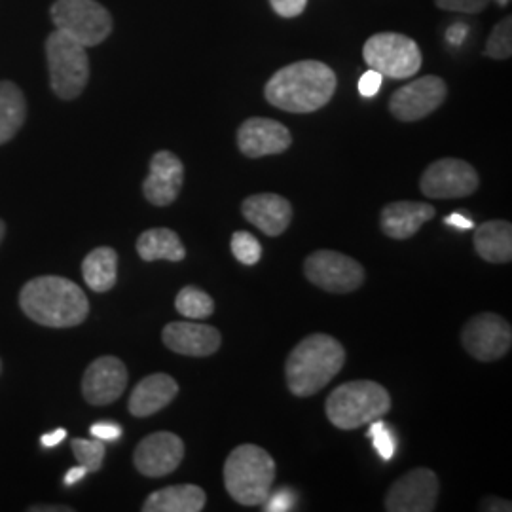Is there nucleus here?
I'll return each mask as SVG.
<instances>
[{
    "mask_svg": "<svg viewBox=\"0 0 512 512\" xmlns=\"http://www.w3.org/2000/svg\"><path fill=\"white\" fill-rule=\"evenodd\" d=\"M336 74L323 61L306 59L279 69L268 80L264 97L275 109L308 114L323 109L334 97Z\"/></svg>",
    "mask_w": 512,
    "mask_h": 512,
    "instance_id": "obj_1",
    "label": "nucleus"
},
{
    "mask_svg": "<svg viewBox=\"0 0 512 512\" xmlns=\"http://www.w3.org/2000/svg\"><path fill=\"white\" fill-rule=\"evenodd\" d=\"M23 313L42 327L69 329L86 321L90 302L86 293L67 277L42 275L19 293Z\"/></svg>",
    "mask_w": 512,
    "mask_h": 512,
    "instance_id": "obj_2",
    "label": "nucleus"
},
{
    "mask_svg": "<svg viewBox=\"0 0 512 512\" xmlns=\"http://www.w3.org/2000/svg\"><path fill=\"white\" fill-rule=\"evenodd\" d=\"M346 363V349L329 334H310L291 351L285 376L296 397H311L338 376Z\"/></svg>",
    "mask_w": 512,
    "mask_h": 512,
    "instance_id": "obj_3",
    "label": "nucleus"
},
{
    "mask_svg": "<svg viewBox=\"0 0 512 512\" xmlns=\"http://www.w3.org/2000/svg\"><path fill=\"white\" fill-rule=\"evenodd\" d=\"M275 461L256 444H241L224 463L226 492L239 505H262L275 482Z\"/></svg>",
    "mask_w": 512,
    "mask_h": 512,
    "instance_id": "obj_4",
    "label": "nucleus"
},
{
    "mask_svg": "<svg viewBox=\"0 0 512 512\" xmlns=\"http://www.w3.org/2000/svg\"><path fill=\"white\" fill-rule=\"evenodd\" d=\"M389 408L391 397L387 389L370 380H357L336 387L325 404L330 423L342 431H353L370 421L384 418Z\"/></svg>",
    "mask_w": 512,
    "mask_h": 512,
    "instance_id": "obj_5",
    "label": "nucleus"
},
{
    "mask_svg": "<svg viewBox=\"0 0 512 512\" xmlns=\"http://www.w3.org/2000/svg\"><path fill=\"white\" fill-rule=\"evenodd\" d=\"M46 59L55 95L65 101L82 95L90 82V57L86 48L61 31H54L46 40Z\"/></svg>",
    "mask_w": 512,
    "mask_h": 512,
    "instance_id": "obj_6",
    "label": "nucleus"
},
{
    "mask_svg": "<svg viewBox=\"0 0 512 512\" xmlns=\"http://www.w3.org/2000/svg\"><path fill=\"white\" fill-rule=\"evenodd\" d=\"M50 16L57 31L84 48L99 46L112 33V16L97 0H55Z\"/></svg>",
    "mask_w": 512,
    "mask_h": 512,
    "instance_id": "obj_7",
    "label": "nucleus"
},
{
    "mask_svg": "<svg viewBox=\"0 0 512 512\" xmlns=\"http://www.w3.org/2000/svg\"><path fill=\"white\" fill-rule=\"evenodd\" d=\"M368 69L393 80H404L418 73L423 63L420 46L401 33L372 35L363 46Z\"/></svg>",
    "mask_w": 512,
    "mask_h": 512,
    "instance_id": "obj_8",
    "label": "nucleus"
},
{
    "mask_svg": "<svg viewBox=\"0 0 512 512\" xmlns=\"http://www.w3.org/2000/svg\"><path fill=\"white\" fill-rule=\"evenodd\" d=\"M304 274L327 293H353L365 283V268L355 258L329 249L311 253L304 262Z\"/></svg>",
    "mask_w": 512,
    "mask_h": 512,
    "instance_id": "obj_9",
    "label": "nucleus"
},
{
    "mask_svg": "<svg viewBox=\"0 0 512 512\" xmlns=\"http://www.w3.org/2000/svg\"><path fill=\"white\" fill-rule=\"evenodd\" d=\"M421 194L429 200L467 198L478 190L475 167L458 158H444L429 165L420 181Z\"/></svg>",
    "mask_w": 512,
    "mask_h": 512,
    "instance_id": "obj_10",
    "label": "nucleus"
},
{
    "mask_svg": "<svg viewBox=\"0 0 512 512\" xmlns=\"http://www.w3.org/2000/svg\"><path fill=\"white\" fill-rule=\"evenodd\" d=\"M461 344L476 361L492 363L509 353L511 325L495 313H478L461 330Z\"/></svg>",
    "mask_w": 512,
    "mask_h": 512,
    "instance_id": "obj_11",
    "label": "nucleus"
},
{
    "mask_svg": "<svg viewBox=\"0 0 512 512\" xmlns=\"http://www.w3.org/2000/svg\"><path fill=\"white\" fill-rule=\"evenodd\" d=\"M446 95V82L440 76L427 74L393 93L389 110L399 122H418L439 109Z\"/></svg>",
    "mask_w": 512,
    "mask_h": 512,
    "instance_id": "obj_12",
    "label": "nucleus"
},
{
    "mask_svg": "<svg viewBox=\"0 0 512 512\" xmlns=\"http://www.w3.org/2000/svg\"><path fill=\"white\" fill-rule=\"evenodd\" d=\"M440 484L431 469H414L401 476L385 495V511L431 512L439 499Z\"/></svg>",
    "mask_w": 512,
    "mask_h": 512,
    "instance_id": "obj_13",
    "label": "nucleus"
},
{
    "mask_svg": "<svg viewBox=\"0 0 512 512\" xmlns=\"http://www.w3.org/2000/svg\"><path fill=\"white\" fill-rule=\"evenodd\" d=\"M184 458V442L175 433H152L135 448L133 463L141 475L158 478L171 475Z\"/></svg>",
    "mask_w": 512,
    "mask_h": 512,
    "instance_id": "obj_14",
    "label": "nucleus"
},
{
    "mask_svg": "<svg viewBox=\"0 0 512 512\" xmlns=\"http://www.w3.org/2000/svg\"><path fill=\"white\" fill-rule=\"evenodd\" d=\"M128 387V368L112 355H105L95 359L88 366L84 380H82V393L84 399L93 406H107L118 401Z\"/></svg>",
    "mask_w": 512,
    "mask_h": 512,
    "instance_id": "obj_15",
    "label": "nucleus"
},
{
    "mask_svg": "<svg viewBox=\"0 0 512 512\" xmlns=\"http://www.w3.org/2000/svg\"><path fill=\"white\" fill-rule=\"evenodd\" d=\"M293 145V135L270 118H249L238 129V147L247 158L281 154Z\"/></svg>",
    "mask_w": 512,
    "mask_h": 512,
    "instance_id": "obj_16",
    "label": "nucleus"
},
{
    "mask_svg": "<svg viewBox=\"0 0 512 512\" xmlns=\"http://www.w3.org/2000/svg\"><path fill=\"white\" fill-rule=\"evenodd\" d=\"M184 183V165L173 152L160 150L150 160V171L143 183L145 198L152 205L165 207L179 198Z\"/></svg>",
    "mask_w": 512,
    "mask_h": 512,
    "instance_id": "obj_17",
    "label": "nucleus"
},
{
    "mask_svg": "<svg viewBox=\"0 0 512 512\" xmlns=\"http://www.w3.org/2000/svg\"><path fill=\"white\" fill-rule=\"evenodd\" d=\"M165 348L186 357H209L222 342L219 330L203 323L173 321L162 332Z\"/></svg>",
    "mask_w": 512,
    "mask_h": 512,
    "instance_id": "obj_18",
    "label": "nucleus"
},
{
    "mask_svg": "<svg viewBox=\"0 0 512 512\" xmlns=\"http://www.w3.org/2000/svg\"><path fill=\"white\" fill-rule=\"evenodd\" d=\"M241 213L260 232L275 238L289 228L293 220V205L277 194H255L243 200Z\"/></svg>",
    "mask_w": 512,
    "mask_h": 512,
    "instance_id": "obj_19",
    "label": "nucleus"
},
{
    "mask_svg": "<svg viewBox=\"0 0 512 512\" xmlns=\"http://www.w3.org/2000/svg\"><path fill=\"white\" fill-rule=\"evenodd\" d=\"M179 384L169 374H150L145 380L135 385L129 397V412L135 418H148L160 410H164L167 404L177 397Z\"/></svg>",
    "mask_w": 512,
    "mask_h": 512,
    "instance_id": "obj_20",
    "label": "nucleus"
},
{
    "mask_svg": "<svg viewBox=\"0 0 512 512\" xmlns=\"http://www.w3.org/2000/svg\"><path fill=\"white\" fill-rule=\"evenodd\" d=\"M435 217V207L423 202H393L385 205L380 226L385 236L408 239L418 234L425 222Z\"/></svg>",
    "mask_w": 512,
    "mask_h": 512,
    "instance_id": "obj_21",
    "label": "nucleus"
},
{
    "mask_svg": "<svg viewBox=\"0 0 512 512\" xmlns=\"http://www.w3.org/2000/svg\"><path fill=\"white\" fill-rule=\"evenodd\" d=\"M476 253L492 264H507L512 260V226L507 220H488L476 226Z\"/></svg>",
    "mask_w": 512,
    "mask_h": 512,
    "instance_id": "obj_22",
    "label": "nucleus"
},
{
    "mask_svg": "<svg viewBox=\"0 0 512 512\" xmlns=\"http://www.w3.org/2000/svg\"><path fill=\"white\" fill-rule=\"evenodd\" d=\"M205 503L207 497L200 486L179 484L148 495L143 512H200Z\"/></svg>",
    "mask_w": 512,
    "mask_h": 512,
    "instance_id": "obj_23",
    "label": "nucleus"
},
{
    "mask_svg": "<svg viewBox=\"0 0 512 512\" xmlns=\"http://www.w3.org/2000/svg\"><path fill=\"white\" fill-rule=\"evenodd\" d=\"M137 253L145 262H181L186 256L183 241L169 228H150L137 239Z\"/></svg>",
    "mask_w": 512,
    "mask_h": 512,
    "instance_id": "obj_24",
    "label": "nucleus"
},
{
    "mask_svg": "<svg viewBox=\"0 0 512 512\" xmlns=\"http://www.w3.org/2000/svg\"><path fill=\"white\" fill-rule=\"evenodd\" d=\"M82 275L93 293H107L118 279V255L110 247H97L82 262Z\"/></svg>",
    "mask_w": 512,
    "mask_h": 512,
    "instance_id": "obj_25",
    "label": "nucleus"
},
{
    "mask_svg": "<svg viewBox=\"0 0 512 512\" xmlns=\"http://www.w3.org/2000/svg\"><path fill=\"white\" fill-rule=\"evenodd\" d=\"M27 118L25 95L14 82H0V145L16 137Z\"/></svg>",
    "mask_w": 512,
    "mask_h": 512,
    "instance_id": "obj_26",
    "label": "nucleus"
},
{
    "mask_svg": "<svg viewBox=\"0 0 512 512\" xmlns=\"http://www.w3.org/2000/svg\"><path fill=\"white\" fill-rule=\"evenodd\" d=\"M175 308L177 311L192 321H200V319H207L213 315L215 311V302L209 294L198 289V287H184L181 293L177 294L175 298Z\"/></svg>",
    "mask_w": 512,
    "mask_h": 512,
    "instance_id": "obj_27",
    "label": "nucleus"
},
{
    "mask_svg": "<svg viewBox=\"0 0 512 512\" xmlns=\"http://www.w3.org/2000/svg\"><path fill=\"white\" fill-rule=\"evenodd\" d=\"M71 448L78 465L86 467L88 473H95L103 467V459L107 454V446L103 440L74 439Z\"/></svg>",
    "mask_w": 512,
    "mask_h": 512,
    "instance_id": "obj_28",
    "label": "nucleus"
},
{
    "mask_svg": "<svg viewBox=\"0 0 512 512\" xmlns=\"http://www.w3.org/2000/svg\"><path fill=\"white\" fill-rule=\"evenodd\" d=\"M368 425H370V429L366 431V439L372 440V446L378 452V456L384 461L393 459L397 452V437H395L393 429L382 418L370 421Z\"/></svg>",
    "mask_w": 512,
    "mask_h": 512,
    "instance_id": "obj_29",
    "label": "nucleus"
},
{
    "mask_svg": "<svg viewBox=\"0 0 512 512\" xmlns=\"http://www.w3.org/2000/svg\"><path fill=\"white\" fill-rule=\"evenodd\" d=\"M484 54L492 59H509L512 55V18L499 21L490 33Z\"/></svg>",
    "mask_w": 512,
    "mask_h": 512,
    "instance_id": "obj_30",
    "label": "nucleus"
},
{
    "mask_svg": "<svg viewBox=\"0 0 512 512\" xmlns=\"http://www.w3.org/2000/svg\"><path fill=\"white\" fill-rule=\"evenodd\" d=\"M232 253L238 258L241 264L245 266H255L256 262L262 258V247L258 239L249 234V232H236L230 241Z\"/></svg>",
    "mask_w": 512,
    "mask_h": 512,
    "instance_id": "obj_31",
    "label": "nucleus"
},
{
    "mask_svg": "<svg viewBox=\"0 0 512 512\" xmlns=\"http://www.w3.org/2000/svg\"><path fill=\"white\" fill-rule=\"evenodd\" d=\"M294 503H296V495L289 488H281L274 494L270 492L262 505H264V511L266 512H287L293 511Z\"/></svg>",
    "mask_w": 512,
    "mask_h": 512,
    "instance_id": "obj_32",
    "label": "nucleus"
},
{
    "mask_svg": "<svg viewBox=\"0 0 512 512\" xmlns=\"http://www.w3.org/2000/svg\"><path fill=\"white\" fill-rule=\"evenodd\" d=\"M490 0H435L440 10L459 14H478L488 6Z\"/></svg>",
    "mask_w": 512,
    "mask_h": 512,
    "instance_id": "obj_33",
    "label": "nucleus"
},
{
    "mask_svg": "<svg viewBox=\"0 0 512 512\" xmlns=\"http://www.w3.org/2000/svg\"><path fill=\"white\" fill-rule=\"evenodd\" d=\"M272 8H274L275 14L281 16V18H298L306 6H308V0H270Z\"/></svg>",
    "mask_w": 512,
    "mask_h": 512,
    "instance_id": "obj_34",
    "label": "nucleus"
},
{
    "mask_svg": "<svg viewBox=\"0 0 512 512\" xmlns=\"http://www.w3.org/2000/svg\"><path fill=\"white\" fill-rule=\"evenodd\" d=\"M93 439L103 440V442H114L122 437V427L114 421H97L90 427Z\"/></svg>",
    "mask_w": 512,
    "mask_h": 512,
    "instance_id": "obj_35",
    "label": "nucleus"
},
{
    "mask_svg": "<svg viewBox=\"0 0 512 512\" xmlns=\"http://www.w3.org/2000/svg\"><path fill=\"white\" fill-rule=\"evenodd\" d=\"M382 82H384V76H382V74L378 73V71H374V69H368V71L361 76V80H359V93H361L363 97H374L376 93L380 92Z\"/></svg>",
    "mask_w": 512,
    "mask_h": 512,
    "instance_id": "obj_36",
    "label": "nucleus"
},
{
    "mask_svg": "<svg viewBox=\"0 0 512 512\" xmlns=\"http://www.w3.org/2000/svg\"><path fill=\"white\" fill-rule=\"evenodd\" d=\"M444 224L450 226V228H456L459 232H465V230H475V222L465 217L463 213H452L444 219Z\"/></svg>",
    "mask_w": 512,
    "mask_h": 512,
    "instance_id": "obj_37",
    "label": "nucleus"
},
{
    "mask_svg": "<svg viewBox=\"0 0 512 512\" xmlns=\"http://www.w3.org/2000/svg\"><path fill=\"white\" fill-rule=\"evenodd\" d=\"M67 439V429H55L54 433H48V435H42L40 442L44 448H55L57 444H61L63 440Z\"/></svg>",
    "mask_w": 512,
    "mask_h": 512,
    "instance_id": "obj_38",
    "label": "nucleus"
},
{
    "mask_svg": "<svg viewBox=\"0 0 512 512\" xmlns=\"http://www.w3.org/2000/svg\"><path fill=\"white\" fill-rule=\"evenodd\" d=\"M482 511H511V503L509 501H503V499H497V497H490L484 501V505L480 507Z\"/></svg>",
    "mask_w": 512,
    "mask_h": 512,
    "instance_id": "obj_39",
    "label": "nucleus"
},
{
    "mask_svg": "<svg viewBox=\"0 0 512 512\" xmlns=\"http://www.w3.org/2000/svg\"><path fill=\"white\" fill-rule=\"evenodd\" d=\"M86 475H88V469L82 467V465H78V467H73V469L67 471V475L63 478V484H65V486H74V484H78Z\"/></svg>",
    "mask_w": 512,
    "mask_h": 512,
    "instance_id": "obj_40",
    "label": "nucleus"
},
{
    "mask_svg": "<svg viewBox=\"0 0 512 512\" xmlns=\"http://www.w3.org/2000/svg\"><path fill=\"white\" fill-rule=\"evenodd\" d=\"M465 35H467V27H465V25H454V27H450V31H448V40H450L452 44H461Z\"/></svg>",
    "mask_w": 512,
    "mask_h": 512,
    "instance_id": "obj_41",
    "label": "nucleus"
},
{
    "mask_svg": "<svg viewBox=\"0 0 512 512\" xmlns=\"http://www.w3.org/2000/svg\"><path fill=\"white\" fill-rule=\"evenodd\" d=\"M31 512H73L71 507H63V505H57V507H50V505H33L29 507Z\"/></svg>",
    "mask_w": 512,
    "mask_h": 512,
    "instance_id": "obj_42",
    "label": "nucleus"
},
{
    "mask_svg": "<svg viewBox=\"0 0 512 512\" xmlns=\"http://www.w3.org/2000/svg\"><path fill=\"white\" fill-rule=\"evenodd\" d=\"M4 232H6V226H4V222L0 220V241L4 239Z\"/></svg>",
    "mask_w": 512,
    "mask_h": 512,
    "instance_id": "obj_43",
    "label": "nucleus"
},
{
    "mask_svg": "<svg viewBox=\"0 0 512 512\" xmlns=\"http://www.w3.org/2000/svg\"><path fill=\"white\" fill-rule=\"evenodd\" d=\"M495 2H497V4H499V6H507V4H509V2H511V0H495Z\"/></svg>",
    "mask_w": 512,
    "mask_h": 512,
    "instance_id": "obj_44",
    "label": "nucleus"
},
{
    "mask_svg": "<svg viewBox=\"0 0 512 512\" xmlns=\"http://www.w3.org/2000/svg\"><path fill=\"white\" fill-rule=\"evenodd\" d=\"M0 368H2V363H0Z\"/></svg>",
    "mask_w": 512,
    "mask_h": 512,
    "instance_id": "obj_45",
    "label": "nucleus"
}]
</instances>
